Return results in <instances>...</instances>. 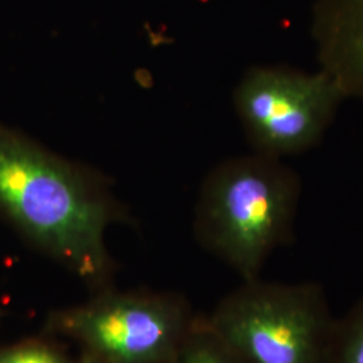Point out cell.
<instances>
[{"label": "cell", "mask_w": 363, "mask_h": 363, "mask_svg": "<svg viewBox=\"0 0 363 363\" xmlns=\"http://www.w3.org/2000/svg\"><path fill=\"white\" fill-rule=\"evenodd\" d=\"M84 363H97L96 362V361H94V359H86V361H85V362Z\"/></svg>", "instance_id": "obj_10"}, {"label": "cell", "mask_w": 363, "mask_h": 363, "mask_svg": "<svg viewBox=\"0 0 363 363\" xmlns=\"http://www.w3.org/2000/svg\"><path fill=\"white\" fill-rule=\"evenodd\" d=\"M346 96L323 69L255 66L234 91V106L257 154L283 159L320 143Z\"/></svg>", "instance_id": "obj_4"}, {"label": "cell", "mask_w": 363, "mask_h": 363, "mask_svg": "<svg viewBox=\"0 0 363 363\" xmlns=\"http://www.w3.org/2000/svg\"><path fill=\"white\" fill-rule=\"evenodd\" d=\"M181 363H247L210 328L196 334L183 351Z\"/></svg>", "instance_id": "obj_8"}, {"label": "cell", "mask_w": 363, "mask_h": 363, "mask_svg": "<svg viewBox=\"0 0 363 363\" xmlns=\"http://www.w3.org/2000/svg\"><path fill=\"white\" fill-rule=\"evenodd\" d=\"M301 194L295 169L271 156L229 159L210 172L198 208V235L245 281L294 233Z\"/></svg>", "instance_id": "obj_2"}, {"label": "cell", "mask_w": 363, "mask_h": 363, "mask_svg": "<svg viewBox=\"0 0 363 363\" xmlns=\"http://www.w3.org/2000/svg\"><path fill=\"white\" fill-rule=\"evenodd\" d=\"M311 37L319 67L346 99L363 100V0H316Z\"/></svg>", "instance_id": "obj_6"}, {"label": "cell", "mask_w": 363, "mask_h": 363, "mask_svg": "<svg viewBox=\"0 0 363 363\" xmlns=\"http://www.w3.org/2000/svg\"><path fill=\"white\" fill-rule=\"evenodd\" d=\"M175 308L155 300L117 298L67 315L66 328L112 363H152L172 350L181 334Z\"/></svg>", "instance_id": "obj_5"}, {"label": "cell", "mask_w": 363, "mask_h": 363, "mask_svg": "<svg viewBox=\"0 0 363 363\" xmlns=\"http://www.w3.org/2000/svg\"><path fill=\"white\" fill-rule=\"evenodd\" d=\"M0 208L82 277L104 272V232L113 208L103 181L1 121Z\"/></svg>", "instance_id": "obj_1"}, {"label": "cell", "mask_w": 363, "mask_h": 363, "mask_svg": "<svg viewBox=\"0 0 363 363\" xmlns=\"http://www.w3.org/2000/svg\"><path fill=\"white\" fill-rule=\"evenodd\" d=\"M337 325L320 284L253 279L222 301L208 328L247 363H333Z\"/></svg>", "instance_id": "obj_3"}, {"label": "cell", "mask_w": 363, "mask_h": 363, "mask_svg": "<svg viewBox=\"0 0 363 363\" xmlns=\"http://www.w3.org/2000/svg\"><path fill=\"white\" fill-rule=\"evenodd\" d=\"M333 363H363V298L337 319Z\"/></svg>", "instance_id": "obj_7"}, {"label": "cell", "mask_w": 363, "mask_h": 363, "mask_svg": "<svg viewBox=\"0 0 363 363\" xmlns=\"http://www.w3.org/2000/svg\"><path fill=\"white\" fill-rule=\"evenodd\" d=\"M0 363H69L57 352L43 346H21L0 351Z\"/></svg>", "instance_id": "obj_9"}]
</instances>
